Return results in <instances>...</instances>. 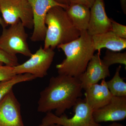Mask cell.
<instances>
[{
    "label": "cell",
    "instance_id": "obj_1",
    "mask_svg": "<svg viewBox=\"0 0 126 126\" xmlns=\"http://www.w3.org/2000/svg\"><path fill=\"white\" fill-rule=\"evenodd\" d=\"M82 90L78 78L60 74L52 77L41 92L38 111L46 113L54 110L55 115L61 116L73 107L82 97Z\"/></svg>",
    "mask_w": 126,
    "mask_h": 126
},
{
    "label": "cell",
    "instance_id": "obj_2",
    "mask_svg": "<svg viewBox=\"0 0 126 126\" xmlns=\"http://www.w3.org/2000/svg\"><path fill=\"white\" fill-rule=\"evenodd\" d=\"M57 48L62 49L65 55V59L56 65L58 74L77 78L86 70L96 51L92 36L87 31L81 32L78 38Z\"/></svg>",
    "mask_w": 126,
    "mask_h": 126
},
{
    "label": "cell",
    "instance_id": "obj_3",
    "mask_svg": "<svg viewBox=\"0 0 126 126\" xmlns=\"http://www.w3.org/2000/svg\"><path fill=\"white\" fill-rule=\"evenodd\" d=\"M47 25L45 49L54 50L59 45L76 39L80 36L81 32L72 24L65 9L60 6L52 7L47 12L45 20Z\"/></svg>",
    "mask_w": 126,
    "mask_h": 126
},
{
    "label": "cell",
    "instance_id": "obj_4",
    "mask_svg": "<svg viewBox=\"0 0 126 126\" xmlns=\"http://www.w3.org/2000/svg\"><path fill=\"white\" fill-rule=\"evenodd\" d=\"M73 108L74 114L72 117H68L64 113L58 116L49 112L46 113L41 123L57 124L62 126H102L94 121L93 116L94 110L84 99L79 98Z\"/></svg>",
    "mask_w": 126,
    "mask_h": 126
},
{
    "label": "cell",
    "instance_id": "obj_5",
    "mask_svg": "<svg viewBox=\"0 0 126 126\" xmlns=\"http://www.w3.org/2000/svg\"><path fill=\"white\" fill-rule=\"evenodd\" d=\"M25 28L20 21L9 28H3L0 36V49L11 55L20 54L30 57L32 54L27 43L28 35Z\"/></svg>",
    "mask_w": 126,
    "mask_h": 126
},
{
    "label": "cell",
    "instance_id": "obj_6",
    "mask_svg": "<svg viewBox=\"0 0 126 126\" xmlns=\"http://www.w3.org/2000/svg\"><path fill=\"white\" fill-rule=\"evenodd\" d=\"M0 10L6 25L20 21L25 27L33 28L32 9L28 0H0Z\"/></svg>",
    "mask_w": 126,
    "mask_h": 126
},
{
    "label": "cell",
    "instance_id": "obj_7",
    "mask_svg": "<svg viewBox=\"0 0 126 126\" xmlns=\"http://www.w3.org/2000/svg\"><path fill=\"white\" fill-rule=\"evenodd\" d=\"M55 52L50 48L44 49L40 48L25 62L14 67L16 75L30 74L36 78H43L47 75L52 64Z\"/></svg>",
    "mask_w": 126,
    "mask_h": 126
},
{
    "label": "cell",
    "instance_id": "obj_8",
    "mask_svg": "<svg viewBox=\"0 0 126 126\" xmlns=\"http://www.w3.org/2000/svg\"><path fill=\"white\" fill-rule=\"evenodd\" d=\"M31 5L33 20L34 30L30 39L33 42L44 40L47 27L45 23L46 16L52 7L60 6L64 9L68 7L59 4L54 0H28Z\"/></svg>",
    "mask_w": 126,
    "mask_h": 126
},
{
    "label": "cell",
    "instance_id": "obj_9",
    "mask_svg": "<svg viewBox=\"0 0 126 126\" xmlns=\"http://www.w3.org/2000/svg\"><path fill=\"white\" fill-rule=\"evenodd\" d=\"M93 116L95 122L99 124L124 120L126 118V96H113L105 106L94 110Z\"/></svg>",
    "mask_w": 126,
    "mask_h": 126
},
{
    "label": "cell",
    "instance_id": "obj_10",
    "mask_svg": "<svg viewBox=\"0 0 126 126\" xmlns=\"http://www.w3.org/2000/svg\"><path fill=\"white\" fill-rule=\"evenodd\" d=\"M0 126H25L20 104L13 89L0 102Z\"/></svg>",
    "mask_w": 126,
    "mask_h": 126
},
{
    "label": "cell",
    "instance_id": "obj_11",
    "mask_svg": "<svg viewBox=\"0 0 126 126\" xmlns=\"http://www.w3.org/2000/svg\"><path fill=\"white\" fill-rule=\"evenodd\" d=\"M109 67L104 63L100 53L94 54L88 63L86 70L78 78L83 89L88 86L98 83L101 80L110 77Z\"/></svg>",
    "mask_w": 126,
    "mask_h": 126
},
{
    "label": "cell",
    "instance_id": "obj_12",
    "mask_svg": "<svg viewBox=\"0 0 126 126\" xmlns=\"http://www.w3.org/2000/svg\"><path fill=\"white\" fill-rule=\"evenodd\" d=\"M90 11L88 33L93 36L111 31V19L106 14L104 0H94Z\"/></svg>",
    "mask_w": 126,
    "mask_h": 126
},
{
    "label": "cell",
    "instance_id": "obj_13",
    "mask_svg": "<svg viewBox=\"0 0 126 126\" xmlns=\"http://www.w3.org/2000/svg\"><path fill=\"white\" fill-rule=\"evenodd\" d=\"M85 90V99L94 110L102 107L108 103L113 96L109 90L105 79L100 84L96 83L88 86Z\"/></svg>",
    "mask_w": 126,
    "mask_h": 126
},
{
    "label": "cell",
    "instance_id": "obj_14",
    "mask_svg": "<svg viewBox=\"0 0 126 126\" xmlns=\"http://www.w3.org/2000/svg\"><path fill=\"white\" fill-rule=\"evenodd\" d=\"M95 50L100 51L106 48L109 50L119 52L126 48V39L120 38L110 31L92 36Z\"/></svg>",
    "mask_w": 126,
    "mask_h": 126
},
{
    "label": "cell",
    "instance_id": "obj_15",
    "mask_svg": "<svg viewBox=\"0 0 126 126\" xmlns=\"http://www.w3.org/2000/svg\"><path fill=\"white\" fill-rule=\"evenodd\" d=\"M90 9L79 4H70L65 10L74 27L81 32L87 30L90 20Z\"/></svg>",
    "mask_w": 126,
    "mask_h": 126
},
{
    "label": "cell",
    "instance_id": "obj_16",
    "mask_svg": "<svg viewBox=\"0 0 126 126\" xmlns=\"http://www.w3.org/2000/svg\"><path fill=\"white\" fill-rule=\"evenodd\" d=\"M121 67V65H119L116 69L115 74L112 78L106 81L109 90L113 96H126V83L120 75Z\"/></svg>",
    "mask_w": 126,
    "mask_h": 126
},
{
    "label": "cell",
    "instance_id": "obj_17",
    "mask_svg": "<svg viewBox=\"0 0 126 126\" xmlns=\"http://www.w3.org/2000/svg\"><path fill=\"white\" fill-rule=\"evenodd\" d=\"M35 79L36 78L32 75L25 73L16 75L11 79L0 82V102L12 90L13 87L16 84L31 81Z\"/></svg>",
    "mask_w": 126,
    "mask_h": 126
},
{
    "label": "cell",
    "instance_id": "obj_18",
    "mask_svg": "<svg viewBox=\"0 0 126 126\" xmlns=\"http://www.w3.org/2000/svg\"><path fill=\"white\" fill-rule=\"evenodd\" d=\"M103 61L108 67L115 64H120L126 67V53H120L107 50L105 53Z\"/></svg>",
    "mask_w": 126,
    "mask_h": 126
},
{
    "label": "cell",
    "instance_id": "obj_19",
    "mask_svg": "<svg viewBox=\"0 0 126 126\" xmlns=\"http://www.w3.org/2000/svg\"><path fill=\"white\" fill-rule=\"evenodd\" d=\"M0 62L5 65L14 67L19 64L18 59L16 56L8 54L0 49Z\"/></svg>",
    "mask_w": 126,
    "mask_h": 126
},
{
    "label": "cell",
    "instance_id": "obj_20",
    "mask_svg": "<svg viewBox=\"0 0 126 126\" xmlns=\"http://www.w3.org/2000/svg\"><path fill=\"white\" fill-rule=\"evenodd\" d=\"M16 75L14 67L6 65L0 66V82L9 80Z\"/></svg>",
    "mask_w": 126,
    "mask_h": 126
},
{
    "label": "cell",
    "instance_id": "obj_21",
    "mask_svg": "<svg viewBox=\"0 0 126 126\" xmlns=\"http://www.w3.org/2000/svg\"><path fill=\"white\" fill-rule=\"evenodd\" d=\"M111 31L117 36L126 39V26L121 24L111 18Z\"/></svg>",
    "mask_w": 126,
    "mask_h": 126
},
{
    "label": "cell",
    "instance_id": "obj_22",
    "mask_svg": "<svg viewBox=\"0 0 126 126\" xmlns=\"http://www.w3.org/2000/svg\"><path fill=\"white\" fill-rule=\"evenodd\" d=\"M94 0H69L70 4H79L90 9L94 3Z\"/></svg>",
    "mask_w": 126,
    "mask_h": 126
},
{
    "label": "cell",
    "instance_id": "obj_23",
    "mask_svg": "<svg viewBox=\"0 0 126 126\" xmlns=\"http://www.w3.org/2000/svg\"><path fill=\"white\" fill-rule=\"evenodd\" d=\"M59 4L68 7L70 5L69 0H54Z\"/></svg>",
    "mask_w": 126,
    "mask_h": 126
},
{
    "label": "cell",
    "instance_id": "obj_24",
    "mask_svg": "<svg viewBox=\"0 0 126 126\" xmlns=\"http://www.w3.org/2000/svg\"><path fill=\"white\" fill-rule=\"evenodd\" d=\"M121 6L123 11L125 14H126V0H120Z\"/></svg>",
    "mask_w": 126,
    "mask_h": 126
},
{
    "label": "cell",
    "instance_id": "obj_25",
    "mask_svg": "<svg viewBox=\"0 0 126 126\" xmlns=\"http://www.w3.org/2000/svg\"><path fill=\"white\" fill-rule=\"evenodd\" d=\"M0 25L2 26V28H5L7 26L5 23L4 20L0 16Z\"/></svg>",
    "mask_w": 126,
    "mask_h": 126
},
{
    "label": "cell",
    "instance_id": "obj_26",
    "mask_svg": "<svg viewBox=\"0 0 126 126\" xmlns=\"http://www.w3.org/2000/svg\"><path fill=\"white\" fill-rule=\"evenodd\" d=\"M106 126H126L123 124H121V123H117L116 122H113V123L111 124H109V125H107Z\"/></svg>",
    "mask_w": 126,
    "mask_h": 126
},
{
    "label": "cell",
    "instance_id": "obj_27",
    "mask_svg": "<svg viewBox=\"0 0 126 126\" xmlns=\"http://www.w3.org/2000/svg\"><path fill=\"white\" fill-rule=\"evenodd\" d=\"M39 126H60V125H59V124H50V125H45V124H41Z\"/></svg>",
    "mask_w": 126,
    "mask_h": 126
},
{
    "label": "cell",
    "instance_id": "obj_28",
    "mask_svg": "<svg viewBox=\"0 0 126 126\" xmlns=\"http://www.w3.org/2000/svg\"><path fill=\"white\" fill-rule=\"evenodd\" d=\"M3 63L0 62V66L3 65Z\"/></svg>",
    "mask_w": 126,
    "mask_h": 126
}]
</instances>
